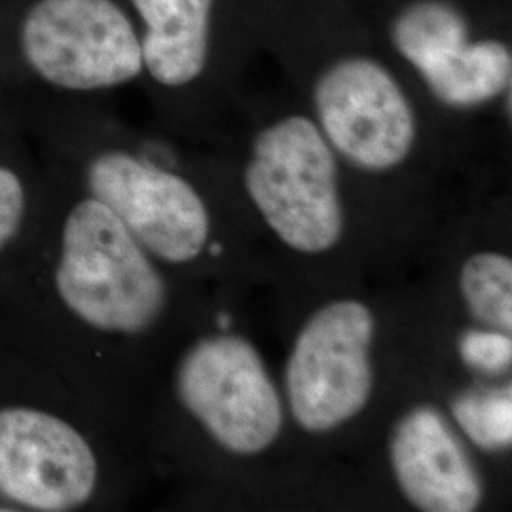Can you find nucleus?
<instances>
[{"label": "nucleus", "mask_w": 512, "mask_h": 512, "mask_svg": "<svg viewBox=\"0 0 512 512\" xmlns=\"http://www.w3.org/2000/svg\"><path fill=\"white\" fill-rule=\"evenodd\" d=\"M211 253H213V255H219L220 245H215V247H213V249H211Z\"/></svg>", "instance_id": "17"}, {"label": "nucleus", "mask_w": 512, "mask_h": 512, "mask_svg": "<svg viewBox=\"0 0 512 512\" xmlns=\"http://www.w3.org/2000/svg\"><path fill=\"white\" fill-rule=\"evenodd\" d=\"M391 465L406 499L425 512H471L482 480L450 423L437 408L418 406L397 423Z\"/></svg>", "instance_id": "9"}, {"label": "nucleus", "mask_w": 512, "mask_h": 512, "mask_svg": "<svg viewBox=\"0 0 512 512\" xmlns=\"http://www.w3.org/2000/svg\"><path fill=\"white\" fill-rule=\"evenodd\" d=\"M393 40L397 50L421 73L442 55L465 44L467 29L458 12L448 4L420 2L397 19Z\"/></svg>", "instance_id": "12"}, {"label": "nucleus", "mask_w": 512, "mask_h": 512, "mask_svg": "<svg viewBox=\"0 0 512 512\" xmlns=\"http://www.w3.org/2000/svg\"><path fill=\"white\" fill-rule=\"evenodd\" d=\"M25 213V190L18 175L0 165V251L16 236Z\"/></svg>", "instance_id": "16"}, {"label": "nucleus", "mask_w": 512, "mask_h": 512, "mask_svg": "<svg viewBox=\"0 0 512 512\" xmlns=\"http://www.w3.org/2000/svg\"><path fill=\"white\" fill-rule=\"evenodd\" d=\"M452 414L478 448L497 452L511 446V385L467 391L452 403Z\"/></svg>", "instance_id": "14"}, {"label": "nucleus", "mask_w": 512, "mask_h": 512, "mask_svg": "<svg viewBox=\"0 0 512 512\" xmlns=\"http://www.w3.org/2000/svg\"><path fill=\"white\" fill-rule=\"evenodd\" d=\"M315 105L332 145L365 169L395 167L412 150V109L391 74L370 59L336 63L319 80Z\"/></svg>", "instance_id": "8"}, {"label": "nucleus", "mask_w": 512, "mask_h": 512, "mask_svg": "<svg viewBox=\"0 0 512 512\" xmlns=\"http://www.w3.org/2000/svg\"><path fill=\"white\" fill-rule=\"evenodd\" d=\"M374 315L363 302L336 300L300 330L285 370L296 423L329 433L355 418L372 395Z\"/></svg>", "instance_id": "3"}, {"label": "nucleus", "mask_w": 512, "mask_h": 512, "mask_svg": "<svg viewBox=\"0 0 512 512\" xmlns=\"http://www.w3.org/2000/svg\"><path fill=\"white\" fill-rule=\"evenodd\" d=\"M177 391L184 408L234 454H260L281 433L279 393L258 351L239 336H211L188 349Z\"/></svg>", "instance_id": "4"}, {"label": "nucleus", "mask_w": 512, "mask_h": 512, "mask_svg": "<svg viewBox=\"0 0 512 512\" xmlns=\"http://www.w3.org/2000/svg\"><path fill=\"white\" fill-rule=\"evenodd\" d=\"M245 186L268 226L294 251L325 253L342 238L336 162L308 118H285L258 135Z\"/></svg>", "instance_id": "2"}, {"label": "nucleus", "mask_w": 512, "mask_h": 512, "mask_svg": "<svg viewBox=\"0 0 512 512\" xmlns=\"http://www.w3.org/2000/svg\"><path fill=\"white\" fill-rule=\"evenodd\" d=\"M459 289L476 321L501 332L512 329V262L499 253H476L459 275Z\"/></svg>", "instance_id": "13"}, {"label": "nucleus", "mask_w": 512, "mask_h": 512, "mask_svg": "<svg viewBox=\"0 0 512 512\" xmlns=\"http://www.w3.org/2000/svg\"><path fill=\"white\" fill-rule=\"evenodd\" d=\"M29 65L65 90H99L143 69L141 42L112 0H38L21 27Z\"/></svg>", "instance_id": "5"}, {"label": "nucleus", "mask_w": 512, "mask_h": 512, "mask_svg": "<svg viewBox=\"0 0 512 512\" xmlns=\"http://www.w3.org/2000/svg\"><path fill=\"white\" fill-rule=\"evenodd\" d=\"M511 52L494 40L461 44L421 71L433 93L452 107H473L511 84Z\"/></svg>", "instance_id": "11"}, {"label": "nucleus", "mask_w": 512, "mask_h": 512, "mask_svg": "<svg viewBox=\"0 0 512 512\" xmlns=\"http://www.w3.org/2000/svg\"><path fill=\"white\" fill-rule=\"evenodd\" d=\"M459 355L480 372L499 374L511 366L512 340L501 330H465L458 342Z\"/></svg>", "instance_id": "15"}, {"label": "nucleus", "mask_w": 512, "mask_h": 512, "mask_svg": "<svg viewBox=\"0 0 512 512\" xmlns=\"http://www.w3.org/2000/svg\"><path fill=\"white\" fill-rule=\"evenodd\" d=\"M147 25L143 65L164 86L192 82L205 67L213 0H133Z\"/></svg>", "instance_id": "10"}, {"label": "nucleus", "mask_w": 512, "mask_h": 512, "mask_svg": "<svg viewBox=\"0 0 512 512\" xmlns=\"http://www.w3.org/2000/svg\"><path fill=\"white\" fill-rule=\"evenodd\" d=\"M55 287L78 319L105 332H145L167 302L141 243L95 198L74 205L65 220Z\"/></svg>", "instance_id": "1"}, {"label": "nucleus", "mask_w": 512, "mask_h": 512, "mask_svg": "<svg viewBox=\"0 0 512 512\" xmlns=\"http://www.w3.org/2000/svg\"><path fill=\"white\" fill-rule=\"evenodd\" d=\"M88 184L93 198L105 203L152 255L183 264L202 253L209 213L181 177L126 152H105L90 165Z\"/></svg>", "instance_id": "7"}, {"label": "nucleus", "mask_w": 512, "mask_h": 512, "mask_svg": "<svg viewBox=\"0 0 512 512\" xmlns=\"http://www.w3.org/2000/svg\"><path fill=\"white\" fill-rule=\"evenodd\" d=\"M95 484L92 446L71 423L35 408L0 410L2 499L31 511H74Z\"/></svg>", "instance_id": "6"}]
</instances>
